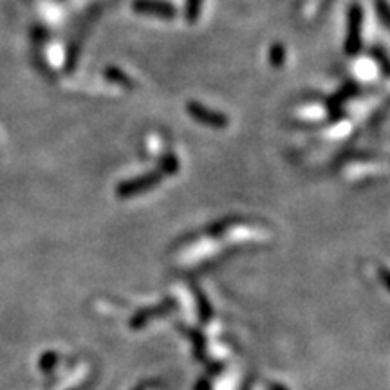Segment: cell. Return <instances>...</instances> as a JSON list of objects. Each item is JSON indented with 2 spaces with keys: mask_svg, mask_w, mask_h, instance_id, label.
I'll list each match as a JSON object with an SVG mask.
<instances>
[{
  "mask_svg": "<svg viewBox=\"0 0 390 390\" xmlns=\"http://www.w3.org/2000/svg\"><path fill=\"white\" fill-rule=\"evenodd\" d=\"M374 56H376V58H378V62L383 66V71H385L386 74H390V62H389V60H386L385 53H383L381 49H376L374 51Z\"/></svg>",
  "mask_w": 390,
  "mask_h": 390,
  "instance_id": "10",
  "label": "cell"
},
{
  "mask_svg": "<svg viewBox=\"0 0 390 390\" xmlns=\"http://www.w3.org/2000/svg\"><path fill=\"white\" fill-rule=\"evenodd\" d=\"M376 11H378L379 20L390 29V6L385 0H376Z\"/></svg>",
  "mask_w": 390,
  "mask_h": 390,
  "instance_id": "6",
  "label": "cell"
},
{
  "mask_svg": "<svg viewBox=\"0 0 390 390\" xmlns=\"http://www.w3.org/2000/svg\"><path fill=\"white\" fill-rule=\"evenodd\" d=\"M186 111H188L190 116H192L193 120H197L199 123H202V125H208V127L225 128V127H228V123H230L228 118H226L225 114L215 113V111H212V108L197 103V101H190V103L186 105Z\"/></svg>",
  "mask_w": 390,
  "mask_h": 390,
  "instance_id": "2",
  "label": "cell"
},
{
  "mask_svg": "<svg viewBox=\"0 0 390 390\" xmlns=\"http://www.w3.org/2000/svg\"><path fill=\"white\" fill-rule=\"evenodd\" d=\"M202 8V0H186L185 16L188 22H195L199 19V13Z\"/></svg>",
  "mask_w": 390,
  "mask_h": 390,
  "instance_id": "5",
  "label": "cell"
},
{
  "mask_svg": "<svg viewBox=\"0 0 390 390\" xmlns=\"http://www.w3.org/2000/svg\"><path fill=\"white\" fill-rule=\"evenodd\" d=\"M105 76L108 78V80H114V81H121L123 86H128V78H125L123 74H120V71H114V69H107V73H105Z\"/></svg>",
  "mask_w": 390,
  "mask_h": 390,
  "instance_id": "9",
  "label": "cell"
},
{
  "mask_svg": "<svg viewBox=\"0 0 390 390\" xmlns=\"http://www.w3.org/2000/svg\"><path fill=\"white\" fill-rule=\"evenodd\" d=\"M159 181H161V174H158V172H154V174L141 175V178L130 179V181H125L118 186V195H120V197H130V195H138V193L147 192V190L154 188Z\"/></svg>",
  "mask_w": 390,
  "mask_h": 390,
  "instance_id": "3",
  "label": "cell"
},
{
  "mask_svg": "<svg viewBox=\"0 0 390 390\" xmlns=\"http://www.w3.org/2000/svg\"><path fill=\"white\" fill-rule=\"evenodd\" d=\"M270 60L273 66H282L284 62V47L280 46V43H274L273 47H271L270 51Z\"/></svg>",
  "mask_w": 390,
  "mask_h": 390,
  "instance_id": "7",
  "label": "cell"
},
{
  "mask_svg": "<svg viewBox=\"0 0 390 390\" xmlns=\"http://www.w3.org/2000/svg\"><path fill=\"white\" fill-rule=\"evenodd\" d=\"M134 11L141 13V15L159 16V19H174L175 8L165 0H134L132 4Z\"/></svg>",
  "mask_w": 390,
  "mask_h": 390,
  "instance_id": "4",
  "label": "cell"
},
{
  "mask_svg": "<svg viewBox=\"0 0 390 390\" xmlns=\"http://www.w3.org/2000/svg\"><path fill=\"white\" fill-rule=\"evenodd\" d=\"M361 26H364V9L358 4H352L349 9V31L345 39V51L352 56L361 49Z\"/></svg>",
  "mask_w": 390,
  "mask_h": 390,
  "instance_id": "1",
  "label": "cell"
},
{
  "mask_svg": "<svg viewBox=\"0 0 390 390\" xmlns=\"http://www.w3.org/2000/svg\"><path fill=\"white\" fill-rule=\"evenodd\" d=\"M163 170L168 172V174H174L178 170V159H175V155H168L166 159H163Z\"/></svg>",
  "mask_w": 390,
  "mask_h": 390,
  "instance_id": "8",
  "label": "cell"
}]
</instances>
